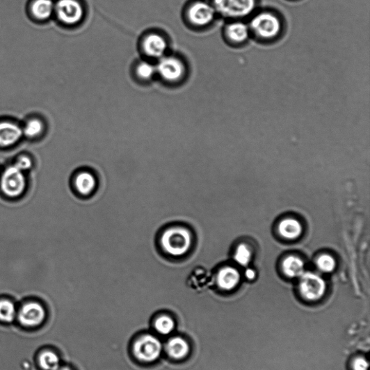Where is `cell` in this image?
Returning a JSON list of instances; mask_svg holds the SVG:
<instances>
[{"mask_svg":"<svg viewBox=\"0 0 370 370\" xmlns=\"http://www.w3.org/2000/svg\"><path fill=\"white\" fill-rule=\"evenodd\" d=\"M251 41L264 47L280 43L288 31L286 16L279 9L259 8L247 21Z\"/></svg>","mask_w":370,"mask_h":370,"instance_id":"1","label":"cell"},{"mask_svg":"<svg viewBox=\"0 0 370 370\" xmlns=\"http://www.w3.org/2000/svg\"><path fill=\"white\" fill-rule=\"evenodd\" d=\"M194 244L192 230L182 224L166 227L159 236V246L169 257L182 258L190 253Z\"/></svg>","mask_w":370,"mask_h":370,"instance_id":"2","label":"cell"},{"mask_svg":"<svg viewBox=\"0 0 370 370\" xmlns=\"http://www.w3.org/2000/svg\"><path fill=\"white\" fill-rule=\"evenodd\" d=\"M225 21H248L260 8L261 0H208Z\"/></svg>","mask_w":370,"mask_h":370,"instance_id":"3","label":"cell"},{"mask_svg":"<svg viewBox=\"0 0 370 370\" xmlns=\"http://www.w3.org/2000/svg\"><path fill=\"white\" fill-rule=\"evenodd\" d=\"M186 17L191 26L207 30L215 25L219 17L208 0H197L187 9Z\"/></svg>","mask_w":370,"mask_h":370,"instance_id":"4","label":"cell"},{"mask_svg":"<svg viewBox=\"0 0 370 370\" xmlns=\"http://www.w3.org/2000/svg\"><path fill=\"white\" fill-rule=\"evenodd\" d=\"M221 35L225 43L234 49H244L251 41L250 33L246 21H226L222 28Z\"/></svg>","mask_w":370,"mask_h":370,"instance_id":"5","label":"cell"},{"mask_svg":"<svg viewBox=\"0 0 370 370\" xmlns=\"http://www.w3.org/2000/svg\"><path fill=\"white\" fill-rule=\"evenodd\" d=\"M298 292L300 298L307 303H317L321 300L326 292V283L323 278L314 273L307 272L300 275Z\"/></svg>","mask_w":370,"mask_h":370,"instance_id":"6","label":"cell"},{"mask_svg":"<svg viewBox=\"0 0 370 370\" xmlns=\"http://www.w3.org/2000/svg\"><path fill=\"white\" fill-rule=\"evenodd\" d=\"M157 76L166 83L175 84L183 80L186 74L184 62L174 55L166 54L156 64Z\"/></svg>","mask_w":370,"mask_h":370,"instance_id":"7","label":"cell"},{"mask_svg":"<svg viewBox=\"0 0 370 370\" xmlns=\"http://www.w3.org/2000/svg\"><path fill=\"white\" fill-rule=\"evenodd\" d=\"M54 14L65 26L80 24L85 16V10L79 0H58L54 3Z\"/></svg>","mask_w":370,"mask_h":370,"instance_id":"8","label":"cell"},{"mask_svg":"<svg viewBox=\"0 0 370 370\" xmlns=\"http://www.w3.org/2000/svg\"><path fill=\"white\" fill-rule=\"evenodd\" d=\"M0 188L8 197L21 196L26 188V179L24 172L13 164L4 171L0 179Z\"/></svg>","mask_w":370,"mask_h":370,"instance_id":"9","label":"cell"},{"mask_svg":"<svg viewBox=\"0 0 370 370\" xmlns=\"http://www.w3.org/2000/svg\"><path fill=\"white\" fill-rule=\"evenodd\" d=\"M161 353V342L152 335L141 336L134 344V354L142 362H154L160 357Z\"/></svg>","mask_w":370,"mask_h":370,"instance_id":"10","label":"cell"},{"mask_svg":"<svg viewBox=\"0 0 370 370\" xmlns=\"http://www.w3.org/2000/svg\"><path fill=\"white\" fill-rule=\"evenodd\" d=\"M16 319L24 327L36 328L45 321L46 310L39 303L29 302L17 310Z\"/></svg>","mask_w":370,"mask_h":370,"instance_id":"11","label":"cell"},{"mask_svg":"<svg viewBox=\"0 0 370 370\" xmlns=\"http://www.w3.org/2000/svg\"><path fill=\"white\" fill-rule=\"evenodd\" d=\"M168 45L165 37L156 32L145 35L141 42V48L145 55L157 61L165 56L168 52Z\"/></svg>","mask_w":370,"mask_h":370,"instance_id":"12","label":"cell"},{"mask_svg":"<svg viewBox=\"0 0 370 370\" xmlns=\"http://www.w3.org/2000/svg\"><path fill=\"white\" fill-rule=\"evenodd\" d=\"M24 137L22 126L15 122H0V147H9Z\"/></svg>","mask_w":370,"mask_h":370,"instance_id":"13","label":"cell"},{"mask_svg":"<svg viewBox=\"0 0 370 370\" xmlns=\"http://www.w3.org/2000/svg\"><path fill=\"white\" fill-rule=\"evenodd\" d=\"M73 184L77 193L88 197L96 191L98 182L94 173L84 170L77 173L74 178Z\"/></svg>","mask_w":370,"mask_h":370,"instance_id":"14","label":"cell"},{"mask_svg":"<svg viewBox=\"0 0 370 370\" xmlns=\"http://www.w3.org/2000/svg\"><path fill=\"white\" fill-rule=\"evenodd\" d=\"M216 281L220 289L230 291L239 285L240 274L234 268L230 266L224 267L218 271Z\"/></svg>","mask_w":370,"mask_h":370,"instance_id":"15","label":"cell"},{"mask_svg":"<svg viewBox=\"0 0 370 370\" xmlns=\"http://www.w3.org/2000/svg\"><path fill=\"white\" fill-rule=\"evenodd\" d=\"M166 353L168 355L175 360H180L186 358L190 353L189 343L181 337L172 338L166 346Z\"/></svg>","mask_w":370,"mask_h":370,"instance_id":"16","label":"cell"},{"mask_svg":"<svg viewBox=\"0 0 370 370\" xmlns=\"http://www.w3.org/2000/svg\"><path fill=\"white\" fill-rule=\"evenodd\" d=\"M278 231L285 239L294 240L301 236L303 229L299 220L286 218L281 220Z\"/></svg>","mask_w":370,"mask_h":370,"instance_id":"17","label":"cell"},{"mask_svg":"<svg viewBox=\"0 0 370 370\" xmlns=\"http://www.w3.org/2000/svg\"><path fill=\"white\" fill-rule=\"evenodd\" d=\"M30 10L35 20L47 22L54 14V3L52 0H33Z\"/></svg>","mask_w":370,"mask_h":370,"instance_id":"18","label":"cell"},{"mask_svg":"<svg viewBox=\"0 0 370 370\" xmlns=\"http://www.w3.org/2000/svg\"><path fill=\"white\" fill-rule=\"evenodd\" d=\"M284 275L289 278H299L305 273V264L298 256L287 257L282 264Z\"/></svg>","mask_w":370,"mask_h":370,"instance_id":"19","label":"cell"},{"mask_svg":"<svg viewBox=\"0 0 370 370\" xmlns=\"http://www.w3.org/2000/svg\"><path fill=\"white\" fill-rule=\"evenodd\" d=\"M24 136L33 139L41 136L45 129L44 121L38 118H33L26 121L22 126Z\"/></svg>","mask_w":370,"mask_h":370,"instance_id":"20","label":"cell"},{"mask_svg":"<svg viewBox=\"0 0 370 370\" xmlns=\"http://www.w3.org/2000/svg\"><path fill=\"white\" fill-rule=\"evenodd\" d=\"M39 365L43 370H57L61 367V358L50 350L42 351L38 357Z\"/></svg>","mask_w":370,"mask_h":370,"instance_id":"21","label":"cell"},{"mask_svg":"<svg viewBox=\"0 0 370 370\" xmlns=\"http://www.w3.org/2000/svg\"><path fill=\"white\" fill-rule=\"evenodd\" d=\"M136 75L143 81H150L157 76L156 65L150 61H140L135 68Z\"/></svg>","mask_w":370,"mask_h":370,"instance_id":"22","label":"cell"},{"mask_svg":"<svg viewBox=\"0 0 370 370\" xmlns=\"http://www.w3.org/2000/svg\"><path fill=\"white\" fill-rule=\"evenodd\" d=\"M17 310L15 304L7 299L0 300V321L11 323L17 318Z\"/></svg>","mask_w":370,"mask_h":370,"instance_id":"23","label":"cell"},{"mask_svg":"<svg viewBox=\"0 0 370 370\" xmlns=\"http://www.w3.org/2000/svg\"><path fill=\"white\" fill-rule=\"evenodd\" d=\"M154 327L159 334L166 336L171 334L175 328V322L168 316H162L156 319Z\"/></svg>","mask_w":370,"mask_h":370,"instance_id":"24","label":"cell"},{"mask_svg":"<svg viewBox=\"0 0 370 370\" xmlns=\"http://www.w3.org/2000/svg\"><path fill=\"white\" fill-rule=\"evenodd\" d=\"M252 251L246 244H240L236 249L234 259L240 266H246L251 262Z\"/></svg>","mask_w":370,"mask_h":370,"instance_id":"25","label":"cell"},{"mask_svg":"<svg viewBox=\"0 0 370 370\" xmlns=\"http://www.w3.org/2000/svg\"><path fill=\"white\" fill-rule=\"evenodd\" d=\"M318 268L324 273H330L336 268L337 263L334 257L328 254L321 255L317 260Z\"/></svg>","mask_w":370,"mask_h":370,"instance_id":"26","label":"cell"},{"mask_svg":"<svg viewBox=\"0 0 370 370\" xmlns=\"http://www.w3.org/2000/svg\"><path fill=\"white\" fill-rule=\"evenodd\" d=\"M368 366L367 360L362 356L355 357L350 364L351 370H367Z\"/></svg>","mask_w":370,"mask_h":370,"instance_id":"27","label":"cell"},{"mask_svg":"<svg viewBox=\"0 0 370 370\" xmlns=\"http://www.w3.org/2000/svg\"><path fill=\"white\" fill-rule=\"evenodd\" d=\"M15 165L18 169L24 172L32 168L33 161L29 156H23L17 159Z\"/></svg>","mask_w":370,"mask_h":370,"instance_id":"28","label":"cell"},{"mask_svg":"<svg viewBox=\"0 0 370 370\" xmlns=\"http://www.w3.org/2000/svg\"><path fill=\"white\" fill-rule=\"evenodd\" d=\"M246 276L248 280H253L255 279L256 273L253 269L249 268L246 272Z\"/></svg>","mask_w":370,"mask_h":370,"instance_id":"29","label":"cell"},{"mask_svg":"<svg viewBox=\"0 0 370 370\" xmlns=\"http://www.w3.org/2000/svg\"><path fill=\"white\" fill-rule=\"evenodd\" d=\"M57 370H72L70 367H61L58 369Z\"/></svg>","mask_w":370,"mask_h":370,"instance_id":"30","label":"cell"},{"mask_svg":"<svg viewBox=\"0 0 370 370\" xmlns=\"http://www.w3.org/2000/svg\"><path fill=\"white\" fill-rule=\"evenodd\" d=\"M286 1L289 3H298L302 1V0H286Z\"/></svg>","mask_w":370,"mask_h":370,"instance_id":"31","label":"cell"}]
</instances>
